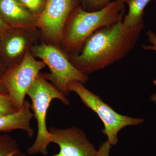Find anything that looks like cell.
I'll use <instances>...</instances> for the list:
<instances>
[{
  "mask_svg": "<svg viewBox=\"0 0 156 156\" xmlns=\"http://www.w3.org/2000/svg\"><path fill=\"white\" fill-rule=\"evenodd\" d=\"M9 27L7 23L5 22L4 20L0 16V34L2 33L3 31L5 30L7 28H9Z\"/></svg>",
  "mask_w": 156,
  "mask_h": 156,
  "instance_id": "20",
  "label": "cell"
},
{
  "mask_svg": "<svg viewBox=\"0 0 156 156\" xmlns=\"http://www.w3.org/2000/svg\"><path fill=\"white\" fill-rule=\"evenodd\" d=\"M16 112L9 94L0 92V116L11 114Z\"/></svg>",
  "mask_w": 156,
  "mask_h": 156,
  "instance_id": "16",
  "label": "cell"
},
{
  "mask_svg": "<svg viewBox=\"0 0 156 156\" xmlns=\"http://www.w3.org/2000/svg\"><path fill=\"white\" fill-rule=\"evenodd\" d=\"M68 90L69 92H75L84 105L98 115L104 125L102 132L106 135L107 141L112 146L115 145L119 142L118 134L123 128L137 126L144 122L142 118H134L118 113L81 82H72L69 85Z\"/></svg>",
  "mask_w": 156,
  "mask_h": 156,
  "instance_id": "5",
  "label": "cell"
},
{
  "mask_svg": "<svg viewBox=\"0 0 156 156\" xmlns=\"http://www.w3.org/2000/svg\"><path fill=\"white\" fill-rule=\"evenodd\" d=\"M30 51L49 68L50 73H44L45 78L65 96L69 93L70 83L76 81L84 84L89 80L88 75L73 65L61 47L42 41L34 45Z\"/></svg>",
  "mask_w": 156,
  "mask_h": 156,
  "instance_id": "4",
  "label": "cell"
},
{
  "mask_svg": "<svg viewBox=\"0 0 156 156\" xmlns=\"http://www.w3.org/2000/svg\"><path fill=\"white\" fill-rule=\"evenodd\" d=\"M124 12V3L116 0L93 12L85 11L79 5L66 20L60 47L67 54L78 55L90 35L99 29L111 26L123 19Z\"/></svg>",
  "mask_w": 156,
  "mask_h": 156,
  "instance_id": "2",
  "label": "cell"
},
{
  "mask_svg": "<svg viewBox=\"0 0 156 156\" xmlns=\"http://www.w3.org/2000/svg\"><path fill=\"white\" fill-rule=\"evenodd\" d=\"M35 58L31 51H28L19 64L8 69L0 79L17 111L23 105L32 84L41 70L46 67L43 61Z\"/></svg>",
  "mask_w": 156,
  "mask_h": 156,
  "instance_id": "6",
  "label": "cell"
},
{
  "mask_svg": "<svg viewBox=\"0 0 156 156\" xmlns=\"http://www.w3.org/2000/svg\"><path fill=\"white\" fill-rule=\"evenodd\" d=\"M0 156H27L17 141L8 134L0 133Z\"/></svg>",
  "mask_w": 156,
  "mask_h": 156,
  "instance_id": "13",
  "label": "cell"
},
{
  "mask_svg": "<svg viewBox=\"0 0 156 156\" xmlns=\"http://www.w3.org/2000/svg\"><path fill=\"white\" fill-rule=\"evenodd\" d=\"M0 92L8 93V91H7L6 88L4 87L1 80H0Z\"/></svg>",
  "mask_w": 156,
  "mask_h": 156,
  "instance_id": "21",
  "label": "cell"
},
{
  "mask_svg": "<svg viewBox=\"0 0 156 156\" xmlns=\"http://www.w3.org/2000/svg\"><path fill=\"white\" fill-rule=\"evenodd\" d=\"M0 16L9 27L37 28L38 18L17 0H0Z\"/></svg>",
  "mask_w": 156,
  "mask_h": 156,
  "instance_id": "10",
  "label": "cell"
},
{
  "mask_svg": "<svg viewBox=\"0 0 156 156\" xmlns=\"http://www.w3.org/2000/svg\"><path fill=\"white\" fill-rule=\"evenodd\" d=\"M7 69L5 64L4 63L2 58L0 56V79L4 75L6 71H7Z\"/></svg>",
  "mask_w": 156,
  "mask_h": 156,
  "instance_id": "19",
  "label": "cell"
},
{
  "mask_svg": "<svg viewBox=\"0 0 156 156\" xmlns=\"http://www.w3.org/2000/svg\"><path fill=\"white\" fill-rule=\"evenodd\" d=\"M40 37L36 27H9L0 34V56L7 69L19 64Z\"/></svg>",
  "mask_w": 156,
  "mask_h": 156,
  "instance_id": "8",
  "label": "cell"
},
{
  "mask_svg": "<svg viewBox=\"0 0 156 156\" xmlns=\"http://www.w3.org/2000/svg\"><path fill=\"white\" fill-rule=\"evenodd\" d=\"M153 0H126L128 7V14L122 20L123 25L126 28H132L144 23V11L145 7Z\"/></svg>",
  "mask_w": 156,
  "mask_h": 156,
  "instance_id": "12",
  "label": "cell"
},
{
  "mask_svg": "<svg viewBox=\"0 0 156 156\" xmlns=\"http://www.w3.org/2000/svg\"></svg>",
  "mask_w": 156,
  "mask_h": 156,
  "instance_id": "24",
  "label": "cell"
},
{
  "mask_svg": "<svg viewBox=\"0 0 156 156\" xmlns=\"http://www.w3.org/2000/svg\"><path fill=\"white\" fill-rule=\"evenodd\" d=\"M51 143L59 146L58 154L51 156H96L97 151L82 129L50 127Z\"/></svg>",
  "mask_w": 156,
  "mask_h": 156,
  "instance_id": "9",
  "label": "cell"
},
{
  "mask_svg": "<svg viewBox=\"0 0 156 156\" xmlns=\"http://www.w3.org/2000/svg\"><path fill=\"white\" fill-rule=\"evenodd\" d=\"M80 0H47L38 19L37 28L43 42L60 47L63 29L72 11Z\"/></svg>",
  "mask_w": 156,
  "mask_h": 156,
  "instance_id": "7",
  "label": "cell"
},
{
  "mask_svg": "<svg viewBox=\"0 0 156 156\" xmlns=\"http://www.w3.org/2000/svg\"><path fill=\"white\" fill-rule=\"evenodd\" d=\"M116 1H118V2H119L122 3H125L126 0H116Z\"/></svg>",
  "mask_w": 156,
  "mask_h": 156,
  "instance_id": "23",
  "label": "cell"
},
{
  "mask_svg": "<svg viewBox=\"0 0 156 156\" xmlns=\"http://www.w3.org/2000/svg\"><path fill=\"white\" fill-rule=\"evenodd\" d=\"M26 9L37 17L42 14L47 0H17Z\"/></svg>",
  "mask_w": 156,
  "mask_h": 156,
  "instance_id": "14",
  "label": "cell"
},
{
  "mask_svg": "<svg viewBox=\"0 0 156 156\" xmlns=\"http://www.w3.org/2000/svg\"><path fill=\"white\" fill-rule=\"evenodd\" d=\"M149 41L151 44L149 45H143L141 46L143 49L145 50H152L156 52V34L150 30L146 33Z\"/></svg>",
  "mask_w": 156,
  "mask_h": 156,
  "instance_id": "17",
  "label": "cell"
},
{
  "mask_svg": "<svg viewBox=\"0 0 156 156\" xmlns=\"http://www.w3.org/2000/svg\"><path fill=\"white\" fill-rule=\"evenodd\" d=\"M112 145L108 141L103 143L98 150L96 156H109Z\"/></svg>",
  "mask_w": 156,
  "mask_h": 156,
  "instance_id": "18",
  "label": "cell"
},
{
  "mask_svg": "<svg viewBox=\"0 0 156 156\" xmlns=\"http://www.w3.org/2000/svg\"><path fill=\"white\" fill-rule=\"evenodd\" d=\"M122 20L95 31L87 39L78 55L66 53L70 62L78 70L88 75L103 69L124 58L134 49L144 28V23L126 28Z\"/></svg>",
  "mask_w": 156,
  "mask_h": 156,
  "instance_id": "1",
  "label": "cell"
},
{
  "mask_svg": "<svg viewBox=\"0 0 156 156\" xmlns=\"http://www.w3.org/2000/svg\"><path fill=\"white\" fill-rule=\"evenodd\" d=\"M80 4L83 10L93 12L101 10L111 2V0H80Z\"/></svg>",
  "mask_w": 156,
  "mask_h": 156,
  "instance_id": "15",
  "label": "cell"
},
{
  "mask_svg": "<svg viewBox=\"0 0 156 156\" xmlns=\"http://www.w3.org/2000/svg\"><path fill=\"white\" fill-rule=\"evenodd\" d=\"M27 95L31 100V108L37 126L36 138L33 144L27 149V153L30 155L41 154L48 155V148L51 143L50 134L46 124L48 108L53 99H58L66 105L70 104L69 100L53 84L48 82L44 73L41 72L28 89Z\"/></svg>",
  "mask_w": 156,
  "mask_h": 156,
  "instance_id": "3",
  "label": "cell"
},
{
  "mask_svg": "<svg viewBox=\"0 0 156 156\" xmlns=\"http://www.w3.org/2000/svg\"><path fill=\"white\" fill-rule=\"evenodd\" d=\"M31 109L30 103L25 100L18 111L11 114L0 116V133L21 130L25 131L29 137L33 136L34 130L31 127L30 122L34 115Z\"/></svg>",
  "mask_w": 156,
  "mask_h": 156,
  "instance_id": "11",
  "label": "cell"
},
{
  "mask_svg": "<svg viewBox=\"0 0 156 156\" xmlns=\"http://www.w3.org/2000/svg\"><path fill=\"white\" fill-rule=\"evenodd\" d=\"M150 100L151 101H153L156 104V93L151 96Z\"/></svg>",
  "mask_w": 156,
  "mask_h": 156,
  "instance_id": "22",
  "label": "cell"
}]
</instances>
